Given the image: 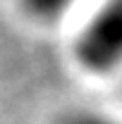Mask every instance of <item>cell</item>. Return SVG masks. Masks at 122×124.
Returning a JSON list of instances; mask_svg holds the SVG:
<instances>
[{
  "label": "cell",
  "mask_w": 122,
  "mask_h": 124,
  "mask_svg": "<svg viewBox=\"0 0 122 124\" xmlns=\"http://www.w3.org/2000/svg\"><path fill=\"white\" fill-rule=\"evenodd\" d=\"M74 57L91 74L122 67V0H105L96 10L74 43Z\"/></svg>",
  "instance_id": "1"
},
{
  "label": "cell",
  "mask_w": 122,
  "mask_h": 124,
  "mask_svg": "<svg viewBox=\"0 0 122 124\" xmlns=\"http://www.w3.org/2000/svg\"><path fill=\"white\" fill-rule=\"evenodd\" d=\"M77 0H22V7L29 17H34L36 22H58L65 17V12L74 5Z\"/></svg>",
  "instance_id": "2"
},
{
  "label": "cell",
  "mask_w": 122,
  "mask_h": 124,
  "mask_svg": "<svg viewBox=\"0 0 122 124\" xmlns=\"http://www.w3.org/2000/svg\"><path fill=\"white\" fill-rule=\"evenodd\" d=\"M60 124H122V122L108 117V115H101V112H86V110H81V112L65 115L60 119Z\"/></svg>",
  "instance_id": "3"
}]
</instances>
